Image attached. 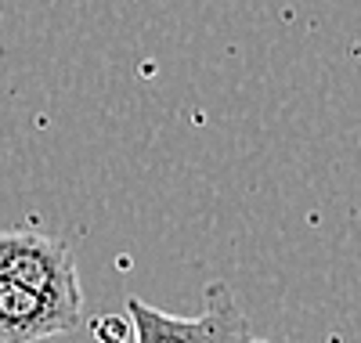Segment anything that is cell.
Instances as JSON below:
<instances>
[{"mask_svg": "<svg viewBox=\"0 0 361 343\" xmlns=\"http://www.w3.org/2000/svg\"><path fill=\"white\" fill-rule=\"evenodd\" d=\"M0 271L44 296L73 325L83 322V289L66 242L44 231H0Z\"/></svg>", "mask_w": 361, "mask_h": 343, "instance_id": "1", "label": "cell"}, {"mask_svg": "<svg viewBox=\"0 0 361 343\" xmlns=\"http://www.w3.org/2000/svg\"><path fill=\"white\" fill-rule=\"evenodd\" d=\"M127 315H130L134 343H238L250 336L243 311L235 307L228 289L209 293V307L195 318L166 315V311H156L134 296L127 303Z\"/></svg>", "mask_w": 361, "mask_h": 343, "instance_id": "2", "label": "cell"}, {"mask_svg": "<svg viewBox=\"0 0 361 343\" xmlns=\"http://www.w3.org/2000/svg\"><path fill=\"white\" fill-rule=\"evenodd\" d=\"M73 329L76 325L58 307L0 271V343H37Z\"/></svg>", "mask_w": 361, "mask_h": 343, "instance_id": "3", "label": "cell"}, {"mask_svg": "<svg viewBox=\"0 0 361 343\" xmlns=\"http://www.w3.org/2000/svg\"><path fill=\"white\" fill-rule=\"evenodd\" d=\"M238 343H267V339H250V336H246V339H238Z\"/></svg>", "mask_w": 361, "mask_h": 343, "instance_id": "4", "label": "cell"}]
</instances>
